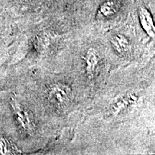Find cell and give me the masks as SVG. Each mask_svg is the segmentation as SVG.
Returning a JSON list of instances; mask_svg holds the SVG:
<instances>
[{
	"label": "cell",
	"instance_id": "obj_1",
	"mask_svg": "<svg viewBox=\"0 0 155 155\" xmlns=\"http://www.w3.org/2000/svg\"><path fill=\"white\" fill-rule=\"evenodd\" d=\"M10 104L19 129L26 134L32 135L35 130L34 120L32 114L15 97L11 98Z\"/></svg>",
	"mask_w": 155,
	"mask_h": 155
},
{
	"label": "cell",
	"instance_id": "obj_2",
	"mask_svg": "<svg viewBox=\"0 0 155 155\" xmlns=\"http://www.w3.org/2000/svg\"><path fill=\"white\" fill-rule=\"evenodd\" d=\"M71 95V89L68 85L57 83L51 85L48 90V98L52 104L61 106L66 104Z\"/></svg>",
	"mask_w": 155,
	"mask_h": 155
},
{
	"label": "cell",
	"instance_id": "obj_3",
	"mask_svg": "<svg viewBox=\"0 0 155 155\" xmlns=\"http://www.w3.org/2000/svg\"><path fill=\"white\" fill-rule=\"evenodd\" d=\"M119 9V2L116 0H106L100 5L97 12V18H109L116 14Z\"/></svg>",
	"mask_w": 155,
	"mask_h": 155
},
{
	"label": "cell",
	"instance_id": "obj_4",
	"mask_svg": "<svg viewBox=\"0 0 155 155\" xmlns=\"http://www.w3.org/2000/svg\"><path fill=\"white\" fill-rule=\"evenodd\" d=\"M86 63V70L89 77H93L96 73L97 66L99 63V55L94 48H90L87 50L83 57Z\"/></svg>",
	"mask_w": 155,
	"mask_h": 155
},
{
	"label": "cell",
	"instance_id": "obj_5",
	"mask_svg": "<svg viewBox=\"0 0 155 155\" xmlns=\"http://www.w3.org/2000/svg\"><path fill=\"white\" fill-rule=\"evenodd\" d=\"M140 23L145 32L152 38L154 37V25L150 12L146 8H141L139 12Z\"/></svg>",
	"mask_w": 155,
	"mask_h": 155
},
{
	"label": "cell",
	"instance_id": "obj_6",
	"mask_svg": "<svg viewBox=\"0 0 155 155\" xmlns=\"http://www.w3.org/2000/svg\"><path fill=\"white\" fill-rule=\"evenodd\" d=\"M136 100H137V97L133 94L121 97V98L118 99L112 104L111 111H113L114 114H119L124 111L126 108L129 107L132 103L135 102Z\"/></svg>",
	"mask_w": 155,
	"mask_h": 155
},
{
	"label": "cell",
	"instance_id": "obj_7",
	"mask_svg": "<svg viewBox=\"0 0 155 155\" xmlns=\"http://www.w3.org/2000/svg\"><path fill=\"white\" fill-rule=\"evenodd\" d=\"M111 42L112 47L119 54H124L130 49V42L129 40L122 35H114Z\"/></svg>",
	"mask_w": 155,
	"mask_h": 155
},
{
	"label": "cell",
	"instance_id": "obj_8",
	"mask_svg": "<svg viewBox=\"0 0 155 155\" xmlns=\"http://www.w3.org/2000/svg\"><path fill=\"white\" fill-rule=\"evenodd\" d=\"M18 152L11 143L4 137H0V154H12Z\"/></svg>",
	"mask_w": 155,
	"mask_h": 155
},
{
	"label": "cell",
	"instance_id": "obj_9",
	"mask_svg": "<svg viewBox=\"0 0 155 155\" xmlns=\"http://www.w3.org/2000/svg\"><path fill=\"white\" fill-rule=\"evenodd\" d=\"M22 2H31L32 0H20Z\"/></svg>",
	"mask_w": 155,
	"mask_h": 155
}]
</instances>
